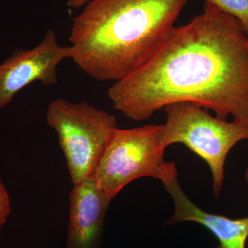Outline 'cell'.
I'll use <instances>...</instances> for the list:
<instances>
[{
    "label": "cell",
    "mask_w": 248,
    "mask_h": 248,
    "mask_svg": "<svg viewBox=\"0 0 248 248\" xmlns=\"http://www.w3.org/2000/svg\"><path fill=\"white\" fill-rule=\"evenodd\" d=\"M248 37L239 20L205 1L203 14L174 27L138 71L108 95L136 122L174 103H195L217 118L248 120Z\"/></svg>",
    "instance_id": "obj_1"
},
{
    "label": "cell",
    "mask_w": 248,
    "mask_h": 248,
    "mask_svg": "<svg viewBox=\"0 0 248 248\" xmlns=\"http://www.w3.org/2000/svg\"><path fill=\"white\" fill-rule=\"evenodd\" d=\"M188 0H91L73 19V62L99 81L123 79L157 51Z\"/></svg>",
    "instance_id": "obj_2"
},
{
    "label": "cell",
    "mask_w": 248,
    "mask_h": 248,
    "mask_svg": "<svg viewBox=\"0 0 248 248\" xmlns=\"http://www.w3.org/2000/svg\"><path fill=\"white\" fill-rule=\"evenodd\" d=\"M164 125L117 128L94 174L98 186L111 200L135 179L152 177L163 184L177 177L174 162L164 159Z\"/></svg>",
    "instance_id": "obj_3"
},
{
    "label": "cell",
    "mask_w": 248,
    "mask_h": 248,
    "mask_svg": "<svg viewBox=\"0 0 248 248\" xmlns=\"http://www.w3.org/2000/svg\"><path fill=\"white\" fill-rule=\"evenodd\" d=\"M164 109L167 121L161 136L163 146L182 143L202 157L213 174V193L218 198L228 153L239 141L248 140V120L228 122L188 102L174 103Z\"/></svg>",
    "instance_id": "obj_4"
},
{
    "label": "cell",
    "mask_w": 248,
    "mask_h": 248,
    "mask_svg": "<svg viewBox=\"0 0 248 248\" xmlns=\"http://www.w3.org/2000/svg\"><path fill=\"white\" fill-rule=\"evenodd\" d=\"M46 118L58 134L73 186L94 177L111 136L118 128L115 116L87 102L57 99L48 104Z\"/></svg>",
    "instance_id": "obj_5"
},
{
    "label": "cell",
    "mask_w": 248,
    "mask_h": 248,
    "mask_svg": "<svg viewBox=\"0 0 248 248\" xmlns=\"http://www.w3.org/2000/svg\"><path fill=\"white\" fill-rule=\"evenodd\" d=\"M71 58V47L60 45L53 29H48L34 48L16 50L0 64V111L32 83L39 81L45 86L57 84L59 65Z\"/></svg>",
    "instance_id": "obj_6"
},
{
    "label": "cell",
    "mask_w": 248,
    "mask_h": 248,
    "mask_svg": "<svg viewBox=\"0 0 248 248\" xmlns=\"http://www.w3.org/2000/svg\"><path fill=\"white\" fill-rule=\"evenodd\" d=\"M69 202L65 248H102L106 215L110 199L93 177L74 186Z\"/></svg>",
    "instance_id": "obj_7"
},
{
    "label": "cell",
    "mask_w": 248,
    "mask_h": 248,
    "mask_svg": "<svg viewBox=\"0 0 248 248\" xmlns=\"http://www.w3.org/2000/svg\"><path fill=\"white\" fill-rule=\"evenodd\" d=\"M164 185L174 203V214L166 226L180 222H195L215 235L219 242L217 248H246L248 239V217L232 219L204 211L186 195L177 177L165 183Z\"/></svg>",
    "instance_id": "obj_8"
},
{
    "label": "cell",
    "mask_w": 248,
    "mask_h": 248,
    "mask_svg": "<svg viewBox=\"0 0 248 248\" xmlns=\"http://www.w3.org/2000/svg\"><path fill=\"white\" fill-rule=\"evenodd\" d=\"M222 12L236 18L248 37V0H205Z\"/></svg>",
    "instance_id": "obj_9"
},
{
    "label": "cell",
    "mask_w": 248,
    "mask_h": 248,
    "mask_svg": "<svg viewBox=\"0 0 248 248\" xmlns=\"http://www.w3.org/2000/svg\"><path fill=\"white\" fill-rule=\"evenodd\" d=\"M11 211V199L9 192L0 179V229L7 221Z\"/></svg>",
    "instance_id": "obj_10"
},
{
    "label": "cell",
    "mask_w": 248,
    "mask_h": 248,
    "mask_svg": "<svg viewBox=\"0 0 248 248\" xmlns=\"http://www.w3.org/2000/svg\"><path fill=\"white\" fill-rule=\"evenodd\" d=\"M91 0H68V5L71 9H78L84 7Z\"/></svg>",
    "instance_id": "obj_11"
},
{
    "label": "cell",
    "mask_w": 248,
    "mask_h": 248,
    "mask_svg": "<svg viewBox=\"0 0 248 248\" xmlns=\"http://www.w3.org/2000/svg\"><path fill=\"white\" fill-rule=\"evenodd\" d=\"M246 180H247L248 182V169L247 170H246Z\"/></svg>",
    "instance_id": "obj_12"
},
{
    "label": "cell",
    "mask_w": 248,
    "mask_h": 248,
    "mask_svg": "<svg viewBox=\"0 0 248 248\" xmlns=\"http://www.w3.org/2000/svg\"></svg>",
    "instance_id": "obj_13"
}]
</instances>
